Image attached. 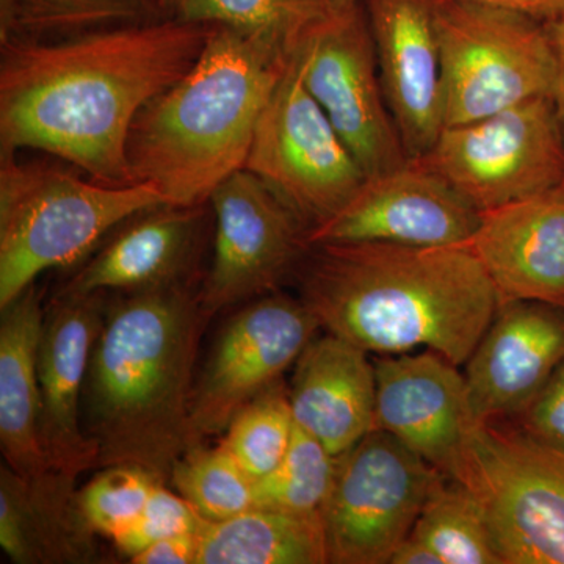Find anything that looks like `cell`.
Wrapping results in <instances>:
<instances>
[{"instance_id": "ba28073f", "label": "cell", "mask_w": 564, "mask_h": 564, "mask_svg": "<svg viewBox=\"0 0 564 564\" xmlns=\"http://www.w3.org/2000/svg\"><path fill=\"white\" fill-rule=\"evenodd\" d=\"M443 475L384 430L337 455L321 508L328 563L389 564Z\"/></svg>"}, {"instance_id": "4dcf8cb0", "label": "cell", "mask_w": 564, "mask_h": 564, "mask_svg": "<svg viewBox=\"0 0 564 564\" xmlns=\"http://www.w3.org/2000/svg\"><path fill=\"white\" fill-rule=\"evenodd\" d=\"M159 484L141 467H102L79 491L82 513L96 533L113 541L137 521Z\"/></svg>"}, {"instance_id": "d6a6232c", "label": "cell", "mask_w": 564, "mask_h": 564, "mask_svg": "<svg viewBox=\"0 0 564 564\" xmlns=\"http://www.w3.org/2000/svg\"><path fill=\"white\" fill-rule=\"evenodd\" d=\"M521 415L525 433L564 454V362Z\"/></svg>"}, {"instance_id": "8992f818", "label": "cell", "mask_w": 564, "mask_h": 564, "mask_svg": "<svg viewBox=\"0 0 564 564\" xmlns=\"http://www.w3.org/2000/svg\"><path fill=\"white\" fill-rule=\"evenodd\" d=\"M444 128L552 98L555 57L544 22L473 0H434Z\"/></svg>"}, {"instance_id": "e575fe53", "label": "cell", "mask_w": 564, "mask_h": 564, "mask_svg": "<svg viewBox=\"0 0 564 564\" xmlns=\"http://www.w3.org/2000/svg\"><path fill=\"white\" fill-rule=\"evenodd\" d=\"M473 2L516 11L541 22L554 21L564 14V0H473Z\"/></svg>"}, {"instance_id": "5b68a950", "label": "cell", "mask_w": 564, "mask_h": 564, "mask_svg": "<svg viewBox=\"0 0 564 564\" xmlns=\"http://www.w3.org/2000/svg\"><path fill=\"white\" fill-rule=\"evenodd\" d=\"M162 204L150 182L107 187L52 163L0 154V310L41 273L85 261L122 221Z\"/></svg>"}, {"instance_id": "8d00e7d4", "label": "cell", "mask_w": 564, "mask_h": 564, "mask_svg": "<svg viewBox=\"0 0 564 564\" xmlns=\"http://www.w3.org/2000/svg\"><path fill=\"white\" fill-rule=\"evenodd\" d=\"M389 564H444L430 545L414 536H408L393 552Z\"/></svg>"}, {"instance_id": "ffe728a7", "label": "cell", "mask_w": 564, "mask_h": 564, "mask_svg": "<svg viewBox=\"0 0 564 564\" xmlns=\"http://www.w3.org/2000/svg\"><path fill=\"white\" fill-rule=\"evenodd\" d=\"M207 204L151 207L122 221L61 292L131 293L196 280Z\"/></svg>"}, {"instance_id": "9c48e42d", "label": "cell", "mask_w": 564, "mask_h": 564, "mask_svg": "<svg viewBox=\"0 0 564 564\" xmlns=\"http://www.w3.org/2000/svg\"><path fill=\"white\" fill-rule=\"evenodd\" d=\"M486 212L564 181V133L554 99H532L481 120L447 126L415 159Z\"/></svg>"}, {"instance_id": "d4e9b609", "label": "cell", "mask_w": 564, "mask_h": 564, "mask_svg": "<svg viewBox=\"0 0 564 564\" xmlns=\"http://www.w3.org/2000/svg\"><path fill=\"white\" fill-rule=\"evenodd\" d=\"M155 0H0V41L58 40L158 20Z\"/></svg>"}, {"instance_id": "6da1fadb", "label": "cell", "mask_w": 564, "mask_h": 564, "mask_svg": "<svg viewBox=\"0 0 564 564\" xmlns=\"http://www.w3.org/2000/svg\"><path fill=\"white\" fill-rule=\"evenodd\" d=\"M214 29L173 17L0 41V154L47 152L107 187H131L133 120L195 65Z\"/></svg>"}, {"instance_id": "74e56055", "label": "cell", "mask_w": 564, "mask_h": 564, "mask_svg": "<svg viewBox=\"0 0 564 564\" xmlns=\"http://www.w3.org/2000/svg\"><path fill=\"white\" fill-rule=\"evenodd\" d=\"M182 0H155V3H158L159 10L161 11H172L174 14V11H176L177 7H180V3Z\"/></svg>"}, {"instance_id": "83f0119b", "label": "cell", "mask_w": 564, "mask_h": 564, "mask_svg": "<svg viewBox=\"0 0 564 564\" xmlns=\"http://www.w3.org/2000/svg\"><path fill=\"white\" fill-rule=\"evenodd\" d=\"M169 485L204 521H225L254 508V480L221 443L187 448L174 464Z\"/></svg>"}, {"instance_id": "d590c367", "label": "cell", "mask_w": 564, "mask_h": 564, "mask_svg": "<svg viewBox=\"0 0 564 564\" xmlns=\"http://www.w3.org/2000/svg\"><path fill=\"white\" fill-rule=\"evenodd\" d=\"M551 36L552 50L555 57L554 99L556 115L564 133V14L554 21L544 22Z\"/></svg>"}, {"instance_id": "e0dca14e", "label": "cell", "mask_w": 564, "mask_h": 564, "mask_svg": "<svg viewBox=\"0 0 564 564\" xmlns=\"http://www.w3.org/2000/svg\"><path fill=\"white\" fill-rule=\"evenodd\" d=\"M564 362V310L538 302L500 303L466 362L477 422L521 415Z\"/></svg>"}, {"instance_id": "8fae6325", "label": "cell", "mask_w": 564, "mask_h": 564, "mask_svg": "<svg viewBox=\"0 0 564 564\" xmlns=\"http://www.w3.org/2000/svg\"><path fill=\"white\" fill-rule=\"evenodd\" d=\"M295 55L304 85L367 177L410 161L386 102L362 0L337 10Z\"/></svg>"}, {"instance_id": "f1b7e54d", "label": "cell", "mask_w": 564, "mask_h": 564, "mask_svg": "<svg viewBox=\"0 0 564 564\" xmlns=\"http://www.w3.org/2000/svg\"><path fill=\"white\" fill-rule=\"evenodd\" d=\"M336 456L295 423L288 454L272 473L254 480V508L315 513L332 488Z\"/></svg>"}, {"instance_id": "4fadbf2b", "label": "cell", "mask_w": 564, "mask_h": 564, "mask_svg": "<svg viewBox=\"0 0 564 564\" xmlns=\"http://www.w3.org/2000/svg\"><path fill=\"white\" fill-rule=\"evenodd\" d=\"M214 258L202 284L210 317L276 292L310 250V226L261 177L239 170L209 199Z\"/></svg>"}, {"instance_id": "7402d4cb", "label": "cell", "mask_w": 564, "mask_h": 564, "mask_svg": "<svg viewBox=\"0 0 564 564\" xmlns=\"http://www.w3.org/2000/svg\"><path fill=\"white\" fill-rule=\"evenodd\" d=\"M77 478L47 469L22 477L0 467V547L17 564L98 562L96 533L79 503Z\"/></svg>"}, {"instance_id": "1f68e13d", "label": "cell", "mask_w": 564, "mask_h": 564, "mask_svg": "<svg viewBox=\"0 0 564 564\" xmlns=\"http://www.w3.org/2000/svg\"><path fill=\"white\" fill-rule=\"evenodd\" d=\"M204 519L180 494H174L165 484H159L137 521L115 538L113 543L122 555H133L148 545L176 536V534L198 533Z\"/></svg>"}, {"instance_id": "ac0fdd59", "label": "cell", "mask_w": 564, "mask_h": 564, "mask_svg": "<svg viewBox=\"0 0 564 564\" xmlns=\"http://www.w3.org/2000/svg\"><path fill=\"white\" fill-rule=\"evenodd\" d=\"M389 110L408 158L426 154L444 129L443 69L434 0H362Z\"/></svg>"}, {"instance_id": "7a4b0ae2", "label": "cell", "mask_w": 564, "mask_h": 564, "mask_svg": "<svg viewBox=\"0 0 564 564\" xmlns=\"http://www.w3.org/2000/svg\"><path fill=\"white\" fill-rule=\"evenodd\" d=\"M299 278L300 299L329 334L380 355L423 347L458 367L500 306L467 247L311 245Z\"/></svg>"}, {"instance_id": "30bf717a", "label": "cell", "mask_w": 564, "mask_h": 564, "mask_svg": "<svg viewBox=\"0 0 564 564\" xmlns=\"http://www.w3.org/2000/svg\"><path fill=\"white\" fill-rule=\"evenodd\" d=\"M245 170L269 184L310 231L343 209L367 180L304 85L295 52L263 107Z\"/></svg>"}, {"instance_id": "d6986e66", "label": "cell", "mask_w": 564, "mask_h": 564, "mask_svg": "<svg viewBox=\"0 0 564 564\" xmlns=\"http://www.w3.org/2000/svg\"><path fill=\"white\" fill-rule=\"evenodd\" d=\"M466 247L484 265L500 303L538 302L564 310V181L481 212Z\"/></svg>"}, {"instance_id": "52a82bcc", "label": "cell", "mask_w": 564, "mask_h": 564, "mask_svg": "<svg viewBox=\"0 0 564 564\" xmlns=\"http://www.w3.org/2000/svg\"><path fill=\"white\" fill-rule=\"evenodd\" d=\"M477 500L503 564H564V454L524 430L477 422L454 473Z\"/></svg>"}, {"instance_id": "2e32d148", "label": "cell", "mask_w": 564, "mask_h": 564, "mask_svg": "<svg viewBox=\"0 0 564 564\" xmlns=\"http://www.w3.org/2000/svg\"><path fill=\"white\" fill-rule=\"evenodd\" d=\"M373 364V429L391 433L440 473H454L464 441L477 423L458 366L432 350L388 355Z\"/></svg>"}, {"instance_id": "cb8c5ba5", "label": "cell", "mask_w": 564, "mask_h": 564, "mask_svg": "<svg viewBox=\"0 0 564 564\" xmlns=\"http://www.w3.org/2000/svg\"><path fill=\"white\" fill-rule=\"evenodd\" d=\"M196 564H326L321 511L251 508L225 521H204Z\"/></svg>"}, {"instance_id": "f35d334b", "label": "cell", "mask_w": 564, "mask_h": 564, "mask_svg": "<svg viewBox=\"0 0 564 564\" xmlns=\"http://www.w3.org/2000/svg\"><path fill=\"white\" fill-rule=\"evenodd\" d=\"M361 0H336L337 10L348 9V7L356 6Z\"/></svg>"}, {"instance_id": "4316f807", "label": "cell", "mask_w": 564, "mask_h": 564, "mask_svg": "<svg viewBox=\"0 0 564 564\" xmlns=\"http://www.w3.org/2000/svg\"><path fill=\"white\" fill-rule=\"evenodd\" d=\"M336 11V0H182L173 17L269 33L295 52Z\"/></svg>"}, {"instance_id": "9a60e30c", "label": "cell", "mask_w": 564, "mask_h": 564, "mask_svg": "<svg viewBox=\"0 0 564 564\" xmlns=\"http://www.w3.org/2000/svg\"><path fill=\"white\" fill-rule=\"evenodd\" d=\"M110 293L58 292L44 307L39 347L40 433L52 469L79 478L98 466L82 426V392Z\"/></svg>"}, {"instance_id": "836d02e7", "label": "cell", "mask_w": 564, "mask_h": 564, "mask_svg": "<svg viewBox=\"0 0 564 564\" xmlns=\"http://www.w3.org/2000/svg\"><path fill=\"white\" fill-rule=\"evenodd\" d=\"M198 556V540L196 533L176 534L165 538L158 543L133 555V564H196Z\"/></svg>"}, {"instance_id": "7c38bea8", "label": "cell", "mask_w": 564, "mask_h": 564, "mask_svg": "<svg viewBox=\"0 0 564 564\" xmlns=\"http://www.w3.org/2000/svg\"><path fill=\"white\" fill-rule=\"evenodd\" d=\"M318 328L321 323L302 299L282 293L259 296L237 311L196 378L188 448L225 433L245 404L281 383Z\"/></svg>"}, {"instance_id": "f546056e", "label": "cell", "mask_w": 564, "mask_h": 564, "mask_svg": "<svg viewBox=\"0 0 564 564\" xmlns=\"http://www.w3.org/2000/svg\"><path fill=\"white\" fill-rule=\"evenodd\" d=\"M293 430L295 419L289 389L278 383L234 415L221 444L231 452L245 473L252 480H258L272 473L288 454Z\"/></svg>"}, {"instance_id": "44dd1931", "label": "cell", "mask_w": 564, "mask_h": 564, "mask_svg": "<svg viewBox=\"0 0 564 564\" xmlns=\"http://www.w3.org/2000/svg\"><path fill=\"white\" fill-rule=\"evenodd\" d=\"M289 397L296 425L334 456L344 454L373 430L375 364L362 348L326 334L296 359Z\"/></svg>"}, {"instance_id": "603a6c76", "label": "cell", "mask_w": 564, "mask_h": 564, "mask_svg": "<svg viewBox=\"0 0 564 564\" xmlns=\"http://www.w3.org/2000/svg\"><path fill=\"white\" fill-rule=\"evenodd\" d=\"M0 448L22 477L52 469L40 433L39 347L44 307L36 285L0 310Z\"/></svg>"}, {"instance_id": "277c9868", "label": "cell", "mask_w": 564, "mask_h": 564, "mask_svg": "<svg viewBox=\"0 0 564 564\" xmlns=\"http://www.w3.org/2000/svg\"><path fill=\"white\" fill-rule=\"evenodd\" d=\"M293 52L269 33L215 25L198 61L151 99L128 137L133 181L172 206H203L245 169L256 126Z\"/></svg>"}, {"instance_id": "3957f363", "label": "cell", "mask_w": 564, "mask_h": 564, "mask_svg": "<svg viewBox=\"0 0 564 564\" xmlns=\"http://www.w3.org/2000/svg\"><path fill=\"white\" fill-rule=\"evenodd\" d=\"M93 345L82 426L98 466H137L169 485L188 448V419L199 343L210 322L202 285L110 293Z\"/></svg>"}, {"instance_id": "484cf974", "label": "cell", "mask_w": 564, "mask_h": 564, "mask_svg": "<svg viewBox=\"0 0 564 564\" xmlns=\"http://www.w3.org/2000/svg\"><path fill=\"white\" fill-rule=\"evenodd\" d=\"M410 534L430 545L444 564H503L477 500L448 475L434 486Z\"/></svg>"}, {"instance_id": "5bb4252c", "label": "cell", "mask_w": 564, "mask_h": 564, "mask_svg": "<svg viewBox=\"0 0 564 564\" xmlns=\"http://www.w3.org/2000/svg\"><path fill=\"white\" fill-rule=\"evenodd\" d=\"M481 212L440 174L410 159L367 177L332 218L311 229L317 243L383 242L410 247H466Z\"/></svg>"}]
</instances>
